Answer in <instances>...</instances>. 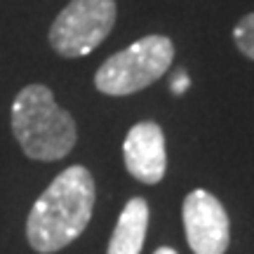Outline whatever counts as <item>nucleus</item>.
Segmentation results:
<instances>
[{
	"instance_id": "obj_1",
	"label": "nucleus",
	"mask_w": 254,
	"mask_h": 254,
	"mask_svg": "<svg viewBox=\"0 0 254 254\" xmlns=\"http://www.w3.org/2000/svg\"><path fill=\"white\" fill-rule=\"evenodd\" d=\"M97 189L87 167H66L45 193L36 200L28 214V245L40 254H52L71 245L87 228L94 212Z\"/></svg>"
},
{
	"instance_id": "obj_2",
	"label": "nucleus",
	"mask_w": 254,
	"mask_h": 254,
	"mask_svg": "<svg viewBox=\"0 0 254 254\" xmlns=\"http://www.w3.org/2000/svg\"><path fill=\"white\" fill-rule=\"evenodd\" d=\"M12 132L31 160H62L78 141V127L68 111L55 101L50 87L28 85L12 104Z\"/></svg>"
},
{
	"instance_id": "obj_3",
	"label": "nucleus",
	"mask_w": 254,
	"mask_h": 254,
	"mask_svg": "<svg viewBox=\"0 0 254 254\" xmlns=\"http://www.w3.org/2000/svg\"><path fill=\"white\" fill-rule=\"evenodd\" d=\"M174 45L167 36H144L116 52L94 73L97 90L109 97H125L148 87L170 71Z\"/></svg>"
},
{
	"instance_id": "obj_4",
	"label": "nucleus",
	"mask_w": 254,
	"mask_h": 254,
	"mask_svg": "<svg viewBox=\"0 0 254 254\" xmlns=\"http://www.w3.org/2000/svg\"><path fill=\"white\" fill-rule=\"evenodd\" d=\"M116 14V0H71L50 28V45L68 59L90 55L113 31Z\"/></svg>"
},
{
	"instance_id": "obj_5",
	"label": "nucleus",
	"mask_w": 254,
	"mask_h": 254,
	"mask_svg": "<svg viewBox=\"0 0 254 254\" xmlns=\"http://www.w3.org/2000/svg\"><path fill=\"white\" fill-rule=\"evenodd\" d=\"M186 240L195 254H224L231 238L228 214L224 205L209 190L195 189L184 200Z\"/></svg>"
},
{
	"instance_id": "obj_6",
	"label": "nucleus",
	"mask_w": 254,
	"mask_h": 254,
	"mask_svg": "<svg viewBox=\"0 0 254 254\" xmlns=\"http://www.w3.org/2000/svg\"><path fill=\"white\" fill-rule=\"evenodd\" d=\"M127 172L141 184H158L167 170V148L160 125L151 120L136 123L123 144Z\"/></svg>"
},
{
	"instance_id": "obj_7",
	"label": "nucleus",
	"mask_w": 254,
	"mask_h": 254,
	"mask_svg": "<svg viewBox=\"0 0 254 254\" xmlns=\"http://www.w3.org/2000/svg\"><path fill=\"white\" fill-rule=\"evenodd\" d=\"M146 228H148V202L144 198H132L120 212L106 254H141Z\"/></svg>"
},
{
	"instance_id": "obj_8",
	"label": "nucleus",
	"mask_w": 254,
	"mask_h": 254,
	"mask_svg": "<svg viewBox=\"0 0 254 254\" xmlns=\"http://www.w3.org/2000/svg\"><path fill=\"white\" fill-rule=\"evenodd\" d=\"M233 40H236L238 50L245 57L254 62V12L245 14L233 28Z\"/></svg>"
},
{
	"instance_id": "obj_9",
	"label": "nucleus",
	"mask_w": 254,
	"mask_h": 254,
	"mask_svg": "<svg viewBox=\"0 0 254 254\" xmlns=\"http://www.w3.org/2000/svg\"><path fill=\"white\" fill-rule=\"evenodd\" d=\"M170 87H172L174 94H184V92L190 87V78L189 73L184 71V68H179V71L172 75V80H170Z\"/></svg>"
},
{
	"instance_id": "obj_10",
	"label": "nucleus",
	"mask_w": 254,
	"mask_h": 254,
	"mask_svg": "<svg viewBox=\"0 0 254 254\" xmlns=\"http://www.w3.org/2000/svg\"><path fill=\"white\" fill-rule=\"evenodd\" d=\"M153 254H177V252H174L172 247H160V250H155Z\"/></svg>"
}]
</instances>
